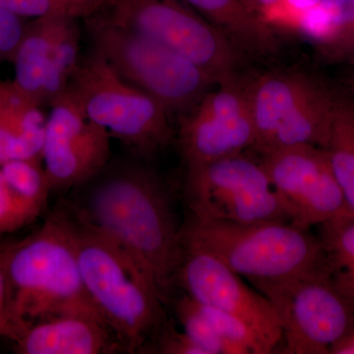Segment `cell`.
<instances>
[{
  "mask_svg": "<svg viewBox=\"0 0 354 354\" xmlns=\"http://www.w3.org/2000/svg\"><path fill=\"white\" fill-rule=\"evenodd\" d=\"M69 208L118 244L147 272L164 304L171 298L183 260L177 227L165 184L153 169L132 160H109L72 189Z\"/></svg>",
  "mask_w": 354,
  "mask_h": 354,
  "instance_id": "6da1fadb",
  "label": "cell"
},
{
  "mask_svg": "<svg viewBox=\"0 0 354 354\" xmlns=\"http://www.w3.org/2000/svg\"><path fill=\"white\" fill-rule=\"evenodd\" d=\"M6 276L17 341L31 326L57 316L79 314L104 322L84 286L62 209L34 234L8 244Z\"/></svg>",
  "mask_w": 354,
  "mask_h": 354,
  "instance_id": "7a4b0ae2",
  "label": "cell"
},
{
  "mask_svg": "<svg viewBox=\"0 0 354 354\" xmlns=\"http://www.w3.org/2000/svg\"><path fill=\"white\" fill-rule=\"evenodd\" d=\"M68 225L88 297L124 353H143L165 323L164 301L145 270L69 207Z\"/></svg>",
  "mask_w": 354,
  "mask_h": 354,
  "instance_id": "3957f363",
  "label": "cell"
},
{
  "mask_svg": "<svg viewBox=\"0 0 354 354\" xmlns=\"http://www.w3.org/2000/svg\"><path fill=\"white\" fill-rule=\"evenodd\" d=\"M183 249L213 255L251 283L290 278L325 265L318 236L281 221L236 223L190 218L180 228Z\"/></svg>",
  "mask_w": 354,
  "mask_h": 354,
  "instance_id": "277c9868",
  "label": "cell"
},
{
  "mask_svg": "<svg viewBox=\"0 0 354 354\" xmlns=\"http://www.w3.org/2000/svg\"><path fill=\"white\" fill-rule=\"evenodd\" d=\"M93 50L127 82L160 102L169 114L189 113L218 80L187 58L101 12L84 20Z\"/></svg>",
  "mask_w": 354,
  "mask_h": 354,
  "instance_id": "5b68a950",
  "label": "cell"
},
{
  "mask_svg": "<svg viewBox=\"0 0 354 354\" xmlns=\"http://www.w3.org/2000/svg\"><path fill=\"white\" fill-rule=\"evenodd\" d=\"M69 88L88 120L104 127L138 158L153 157L174 139L169 111L123 80L97 51L81 55Z\"/></svg>",
  "mask_w": 354,
  "mask_h": 354,
  "instance_id": "8992f818",
  "label": "cell"
},
{
  "mask_svg": "<svg viewBox=\"0 0 354 354\" xmlns=\"http://www.w3.org/2000/svg\"><path fill=\"white\" fill-rule=\"evenodd\" d=\"M271 302L281 327V353L330 354L354 328V310L330 281L326 265L252 283Z\"/></svg>",
  "mask_w": 354,
  "mask_h": 354,
  "instance_id": "52a82bcc",
  "label": "cell"
},
{
  "mask_svg": "<svg viewBox=\"0 0 354 354\" xmlns=\"http://www.w3.org/2000/svg\"><path fill=\"white\" fill-rule=\"evenodd\" d=\"M102 13L187 58L218 84L237 77V48L183 0H109Z\"/></svg>",
  "mask_w": 354,
  "mask_h": 354,
  "instance_id": "ba28073f",
  "label": "cell"
},
{
  "mask_svg": "<svg viewBox=\"0 0 354 354\" xmlns=\"http://www.w3.org/2000/svg\"><path fill=\"white\" fill-rule=\"evenodd\" d=\"M185 200L191 218L198 220L293 225L260 160L244 153L186 171Z\"/></svg>",
  "mask_w": 354,
  "mask_h": 354,
  "instance_id": "9c48e42d",
  "label": "cell"
},
{
  "mask_svg": "<svg viewBox=\"0 0 354 354\" xmlns=\"http://www.w3.org/2000/svg\"><path fill=\"white\" fill-rule=\"evenodd\" d=\"M247 81L235 78L209 91L181 115L178 142L186 171L241 155L255 146Z\"/></svg>",
  "mask_w": 354,
  "mask_h": 354,
  "instance_id": "30bf717a",
  "label": "cell"
},
{
  "mask_svg": "<svg viewBox=\"0 0 354 354\" xmlns=\"http://www.w3.org/2000/svg\"><path fill=\"white\" fill-rule=\"evenodd\" d=\"M259 160L297 227L309 230L353 213L335 179L326 149L286 147L263 153Z\"/></svg>",
  "mask_w": 354,
  "mask_h": 354,
  "instance_id": "8fae6325",
  "label": "cell"
},
{
  "mask_svg": "<svg viewBox=\"0 0 354 354\" xmlns=\"http://www.w3.org/2000/svg\"><path fill=\"white\" fill-rule=\"evenodd\" d=\"M41 160L51 191L70 190L111 160V135L88 120L70 88L50 104Z\"/></svg>",
  "mask_w": 354,
  "mask_h": 354,
  "instance_id": "7c38bea8",
  "label": "cell"
},
{
  "mask_svg": "<svg viewBox=\"0 0 354 354\" xmlns=\"http://www.w3.org/2000/svg\"><path fill=\"white\" fill-rule=\"evenodd\" d=\"M176 283L199 304L241 319L256 335L264 354L279 348L281 327L271 302L213 255L183 249Z\"/></svg>",
  "mask_w": 354,
  "mask_h": 354,
  "instance_id": "4fadbf2b",
  "label": "cell"
},
{
  "mask_svg": "<svg viewBox=\"0 0 354 354\" xmlns=\"http://www.w3.org/2000/svg\"><path fill=\"white\" fill-rule=\"evenodd\" d=\"M14 344V353L19 354L124 353L106 323L79 314L57 316L35 324Z\"/></svg>",
  "mask_w": 354,
  "mask_h": 354,
  "instance_id": "5bb4252c",
  "label": "cell"
},
{
  "mask_svg": "<svg viewBox=\"0 0 354 354\" xmlns=\"http://www.w3.org/2000/svg\"><path fill=\"white\" fill-rule=\"evenodd\" d=\"M323 82L304 72H274L247 81L255 149L262 153L277 129Z\"/></svg>",
  "mask_w": 354,
  "mask_h": 354,
  "instance_id": "9a60e30c",
  "label": "cell"
},
{
  "mask_svg": "<svg viewBox=\"0 0 354 354\" xmlns=\"http://www.w3.org/2000/svg\"><path fill=\"white\" fill-rule=\"evenodd\" d=\"M292 30L330 62L354 60V0H321L298 17Z\"/></svg>",
  "mask_w": 354,
  "mask_h": 354,
  "instance_id": "2e32d148",
  "label": "cell"
},
{
  "mask_svg": "<svg viewBox=\"0 0 354 354\" xmlns=\"http://www.w3.org/2000/svg\"><path fill=\"white\" fill-rule=\"evenodd\" d=\"M220 30L239 50L266 55L277 50L274 28L253 13L243 0H183Z\"/></svg>",
  "mask_w": 354,
  "mask_h": 354,
  "instance_id": "e0dca14e",
  "label": "cell"
},
{
  "mask_svg": "<svg viewBox=\"0 0 354 354\" xmlns=\"http://www.w3.org/2000/svg\"><path fill=\"white\" fill-rule=\"evenodd\" d=\"M337 94L324 84L281 123L260 155L291 146L327 148Z\"/></svg>",
  "mask_w": 354,
  "mask_h": 354,
  "instance_id": "ac0fdd59",
  "label": "cell"
},
{
  "mask_svg": "<svg viewBox=\"0 0 354 354\" xmlns=\"http://www.w3.org/2000/svg\"><path fill=\"white\" fill-rule=\"evenodd\" d=\"M60 17L48 16L27 23L12 60L15 66L14 82L41 106L46 70Z\"/></svg>",
  "mask_w": 354,
  "mask_h": 354,
  "instance_id": "d6986e66",
  "label": "cell"
},
{
  "mask_svg": "<svg viewBox=\"0 0 354 354\" xmlns=\"http://www.w3.org/2000/svg\"><path fill=\"white\" fill-rule=\"evenodd\" d=\"M41 108L13 80L0 81V128L15 137L31 158H41L46 123Z\"/></svg>",
  "mask_w": 354,
  "mask_h": 354,
  "instance_id": "ffe728a7",
  "label": "cell"
},
{
  "mask_svg": "<svg viewBox=\"0 0 354 354\" xmlns=\"http://www.w3.org/2000/svg\"><path fill=\"white\" fill-rule=\"evenodd\" d=\"M326 151L346 205L354 213V102L349 95L337 92Z\"/></svg>",
  "mask_w": 354,
  "mask_h": 354,
  "instance_id": "44dd1931",
  "label": "cell"
},
{
  "mask_svg": "<svg viewBox=\"0 0 354 354\" xmlns=\"http://www.w3.org/2000/svg\"><path fill=\"white\" fill-rule=\"evenodd\" d=\"M41 160L16 158L0 164V169L17 202L26 225L41 215L51 192Z\"/></svg>",
  "mask_w": 354,
  "mask_h": 354,
  "instance_id": "7402d4cb",
  "label": "cell"
},
{
  "mask_svg": "<svg viewBox=\"0 0 354 354\" xmlns=\"http://www.w3.org/2000/svg\"><path fill=\"white\" fill-rule=\"evenodd\" d=\"M78 18L62 16L53 39L46 80L43 104L48 106L69 87L80 60L81 29Z\"/></svg>",
  "mask_w": 354,
  "mask_h": 354,
  "instance_id": "603a6c76",
  "label": "cell"
},
{
  "mask_svg": "<svg viewBox=\"0 0 354 354\" xmlns=\"http://www.w3.org/2000/svg\"><path fill=\"white\" fill-rule=\"evenodd\" d=\"M109 0H0V8L26 19L70 16L85 20L108 8Z\"/></svg>",
  "mask_w": 354,
  "mask_h": 354,
  "instance_id": "cb8c5ba5",
  "label": "cell"
},
{
  "mask_svg": "<svg viewBox=\"0 0 354 354\" xmlns=\"http://www.w3.org/2000/svg\"><path fill=\"white\" fill-rule=\"evenodd\" d=\"M319 227L327 271L354 267V213L337 216Z\"/></svg>",
  "mask_w": 354,
  "mask_h": 354,
  "instance_id": "d4e9b609",
  "label": "cell"
},
{
  "mask_svg": "<svg viewBox=\"0 0 354 354\" xmlns=\"http://www.w3.org/2000/svg\"><path fill=\"white\" fill-rule=\"evenodd\" d=\"M199 304L220 339L223 354H264L257 337L241 319Z\"/></svg>",
  "mask_w": 354,
  "mask_h": 354,
  "instance_id": "484cf974",
  "label": "cell"
},
{
  "mask_svg": "<svg viewBox=\"0 0 354 354\" xmlns=\"http://www.w3.org/2000/svg\"><path fill=\"white\" fill-rule=\"evenodd\" d=\"M176 313L183 332L207 354H223L220 339L196 300L185 293L176 301Z\"/></svg>",
  "mask_w": 354,
  "mask_h": 354,
  "instance_id": "4316f807",
  "label": "cell"
},
{
  "mask_svg": "<svg viewBox=\"0 0 354 354\" xmlns=\"http://www.w3.org/2000/svg\"><path fill=\"white\" fill-rule=\"evenodd\" d=\"M156 353L162 354H207L199 344L184 332H178L165 322L153 335Z\"/></svg>",
  "mask_w": 354,
  "mask_h": 354,
  "instance_id": "83f0119b",
  "label": "cell"
},
{
  "mask_svg": "<svg viewBox=\"0 0 354 354\" xmlns=\"http://www.w3.org/2000/svg\"><path fill=\"white\" fill-rule=\"evenodd\" d=\"M26 24L23 18L0 8V64L12 62Z\"/></svg>",
  "mask_w": 354,
  "mask_h": 354,
  "instance_id": "f1b7e54d",
  "label": "cell"
},
{
  "mask_svg": "<svg viewBox=\"0 0 354 354\" xmlns=\"http://www.w3.org/2000/svg\"><path fill=\"white\" fill-rule=\"evenodd\" d=\"M321 0H281L264 17V21L272 28L293 29L295 23L305 11Z\"/></svg>",
  "mask_w": 354,
  "mask_h": 354,
  "instance_id": "f546056e",
  "label": "cell"
},
{
  "mask_svg": "<svg viewBox=\"0 0 354 354\" xmlns=\"http://www.w3.org/2000/svg\"><path fill=\"white\" fill-rule=\"evenodd\" d=\"M24 227L19 207L0 169V236Z\"/></svg>",
  "mask_w": 354,
  "mask_h": 354,
  "instance_id": "4dcf8cb0",
  "label": "cell"
},
{
  "mask_svg": "<svg viewBox=\"0 0 354 354\" xmlns=\"http://www.w3.org/2000/svg\"><path fill=\"white\" fill-rule=\"evenodd\" d=\"M9 243L0 244V337L17 341V333L9 315L8 285L6 276V256Z\"/></svg>",
  "mask_w": 354,
  "mask_h": 354,
  "instance_id": "1f68e13d",
  "label": "cell"
},
{
  "mask_svg": "<svg viewBox=\"0 0 354 354\" xmlns=\"http://www.w3.org/2000/svg\"><path fill=\"white\" fill-rule=\"evenodd\" d=\"M328 274L335 288L354 310V267L332 270Z\"/></svg>",
  "mask_w": 354,
  "mask_h": 354,
  "instance_id": "d6a6232c",
  "label": "cell"
},
{
  "mask_svg": "<svg viewBox=\"0 0 354 354\" xmlns=\"http://www.w3.org/2000/svg\"><path fill=\"white\" fill-rule=\"evenodd\" d=\"M279 1L281 0H243L245 6L263 21L272 9L278 6Z\"/></svg>",
  "mask_w": 354,
  "mask_h": 354,
  "instance_id": "836d02e7",
  "label": "cell"
},
{
  "mask_svg": "<svg viewBox=\"0 0 354 354\" xmlns=\"http://www.w3.org/2000/svg\"><path fill=\"white\" fill-rule=\"evenodd\" d=\"M330 354H354V328L330 348Z\"/></svg>",
  "mask_w": 354,
  "mask_h": 354,
  "instance_id": "e575fe53",
  "label": "cell"
},
{
  "mask_svg": "<svg viewBox=\"0 0 354 354\" xmlns=\"http://www.w3.org/2000/svg\"><path fill=\"white\" fill-rule=\"evenodd\" d=\"M346 83H348V86L349 95H351V99H353L354 102V73L351 74V75L348 76Z\"/></svg>",
  "mask_w": 354,
  "mask_h": 354,
  "instance_id": "d590c367",
  "label": "cell"
}]
</instances>
